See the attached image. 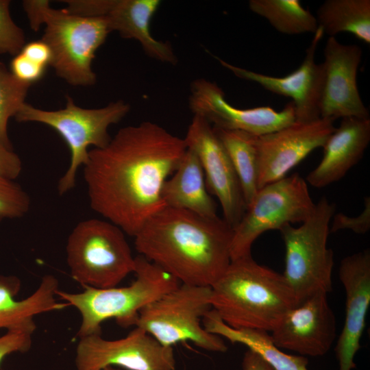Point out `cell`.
Instances as JSON below:
<instances>
[{
	"mask_svg": "<svg viewBox=\"0 0 370 370\" xmlns=\"http://www.w3.org/2000/svg\"><path fill=\"white\" fill-rule=\"evenodd\" d=\"M45 66L40 65L23 56L18 53L10 63V71L19 80L32 84L43 77Z\"/></svg>",
	"mask_w": 370,
	"mask_h": 370,
	"instance_id": "cell-32",
	"label": "cell"
},
{
	"mask_svg": "<svg viewBox=\"0 0 370 370\" xmlns=\"http://www.w3.org/2000/svg\"><path fill=\"white\" fill-rule=\"evenodd\" d=\"M184 140L187 148L197 156L208 191L217 197L222 208L223 219L234 230L241 220L247 205L225 148L212 125L197 114H194Z\"/></svg>",
	"mask_w": 370,
	"mask_h": 370,
	"instance_id": "cell-12",
	"label": "cell"
},
{
	"mask_svg": "<svg viewBox=\"0 0 370 370\" xmlns=\"http://www.w3.org/2000/svg\"><path fill=\"white\" fill-rule=\"evenodd\" d=\"M36 327L7 330L0 336V365L13 353L28 352L32 344V336Z\"/></svg>",
	"mask_w": 370,
	"mask_h": 370,
	"instance_id": "cell-30",
	"label": "cell"
},
{
	"mask_svg": "<svg viewBox=\"0 0 370 370\" xmlns=\"http://www.w3.org/2000/svg\"><path fill=\"white\" fill-rule=\"evenodd\" d=\"M370 142V119L346 117L323 146L319 164L306 177L315 188L341 180L362 158Z\"/></svg>",
	"mask_w": 370,
	"mask_h": 370,
	"instance_id": "cell-20",
	"label": "cell"
},
{
	"mask_svg": "<svg viewBox=\"0 0 370 370\" xmlns=\"http://www.w3.org/2000/svg\"><path fill=\"white\" fill-rule=\"evenodd\" d=\"M210 301L228 326L267 332L297 306L283 275L259 264L251 255L231 260L211 286Z\"/></svg>",
	"mask_w": 370,
	"mask_h": 370,
	"instance_id": "cell-3",
	"label": "cell"
},
{
	"mask_svg": "<svg viewBox=\"0 0 370 370\" xmlns=\"http://www.w3.org/2000/svg\"><path fill=\"white\" fill-rule=\"evenodd\" d=\"M30 204L29 195L18 184L0 175V222L24 217Z\"/></svg>",
	"mask_w": 370,
	"mask_h": 370,
	"instance_id": "cell-28",
	"label": "cell"
},
{
	"mask_svg": "<svg viewBox=\"0 0 370 370\" xmlns=\"http://www.w3.org/2000/svg\"><path fill=\"white\" fill-rule=\"evenodd\" d=\"M190 92L188 103L191 111L217 128L241 130L254 136H261L295 121L292 101L281 111H276L269 106L238 108L227 101L223 90L217 84L205 79L194 80Z\"/></svg>",
	"mask_w": 370,
	"mask_h": 370,
	"instance_id": "cell-14",
	"label": "cell"
},
{
	"mask_svg": "<svg viewBox=\"0 0 370 370\" xmlns=\"http://www.w3.org/2000/svg\"><path fill=\"white\" fill-rule=\"evenodd\" d=\"M101 370H121L118 368H116L115 367H112V366H109V367H106Z\"/></svg>",
	"mask_w": 370,
	"mask_h": 370,
	"instance_id": "cell-36",
	"label": "cell"
},
{
	"mask_svg": "<svg viewBox=\"0 0 370 370\" xmlns=\"http://www.w3.org/2000/svg\"><path fill=\"white\" fill-rule=\"evenodd\" d=\"M232 236L223 218L164 206L134 236V245L180 283L211 287L231 262Z\"/></svg>",
	"mask_w": 370,
	"mask_h": 370,
	"instance_id": "cell-2",
	"label": "cell"
},
{
	"mask_svg": "<svg viewBox=\"0 0 370 370\" xmlns=\"http://www.w3.org/2000/svg\"><path fill=\"white\" fill-rule=\"evenodd\" d=\"M64 108L45 110L25 103L15 119L18 122H37L53 128L64 140L71 152L69 166L60 179L58 190L62 195L76 184L79 168L88 162L90 146L106 147L111 137L110 125L121 121L130 112V105L122 100L112 101L99 108H83L69 95Z\"/></svg>",
	"mask_w": 370,
	"mask_h": 370,
	"instance_id": "cell-7",
	"label": "cell"
},
{
	"mask_svg": "<svg viewBox=\"0 0 370 370\" xmlns=\"http://www.w3.org/2000/svg\"><path fill=\"white\" fill-rule=\"evenodd\" d=\"M31 85L17 79L0 62V144L11 150L13 149L8 135V122L25 103Z\"/></svg>",
	"mask_w": 370,
	"mask_h": 370,
	"instance_id": "cell-27",
	"label": "cell"
},
{
	"mask_svg": "<svg viewBox=\"0 0 370 370\" xmlns=\"http://www.w3.org/2000/svg\"><path fill=\"white\" fill-rule=\"evenodd\" d=\"M186 149L184 138L153 122L121 128L83 166L90 208L134 237L165 206L163 186Z\"/></svg>",
	"mask_w": 370,
	"mask_h": 370,
	"instance_id": "cell-1",
	"label": "cell"
},
{
	"mask_svg": "<svg viewBox=\"0 0 370 370\" xmlns=\"http://www.w3.org/2000/svg\"><path fill=\"white\" fill-rule=\"evenodd\" d=\"M314 206L308 184L298 173L259 188L233 230L231 260L251 255L253 243L264 232L304 222Z\"/></svg>",
	"mask_w": 370,
	"mask_h": 370,
	"instance_id": "cell-10",
	"label": "cell"
},
{
	"mask_svg": "<svg viewBox=\"0 0 370 370\" xmlns=\"http://www.w3.org/2000/svg\"><path fill=\"white\" fill-rule=\"evenodd\" d=\"M330 222V233L349 230L358 234H366L370 230V197H365V208L358 216L349 217L342 212L334 213Z\"/></svg>",
	"mask_w": 370,
	"mask_h": 370,
	"instance_id": "cell-31",
	"label": "cell"
},
{
	"mask_svg": "<svg viewBox=\"0 0 370 370\" xmlns=\"http://www.w3.org/2000/svg\"><path fill=\"white\" fill-rule=\"evenodd\" d=\"M210 299L211 287L179 284L143 307L135 326L166 347L191 341L206 351L225 352L227 347L222 338L201 325L212 309Z\"/></svg>",
	"mask_w": 370,
	"mask_h": 370,
	"instance_id": "cell-9",
	"label": "cell"
},
{
	"mask_svg": "<svg viewBox=\"0 0 370 370\" xmlns=\"http://www.w3.org/2000/svg\"><path fill=\"white\" fill-rule=\"evenodd\" d=\"M77 370H101L119 367L127 370H175L172 347L160 343L136 326L125 337L107 340L101 334L79 338L76 347Z\"/></svg>",
	"mask_w": 370,
	"mask_h": 370,
	"instance_id": "cell-11",
	"label": "cell"
},
{
	"mask_svg": "<svg viewBox=\"0 0 370 370\" xmlns=\"http://www.w3.org/2000/svg\"><path fill=\"white\" fill-rule=\"evenodd\" d=\"M124 232L107 220L79 222L66 243V262L72 278L83 286H116L135 269V257Z\"/></svg>",
	"mask_w": 370,
	"mask_h": 370,
	"instance_id": "cell-8",
	"label": "cell"
},
{
	"mask_svg": "<svg viewBox=\"0 0 370 370\" xmlns=\"http://www.w3.org/2000/svg\"><path fill=\"white\" fill-rule=\"evenodd\" d=\"M10 1L0 0V54L15 56L26 44L23 30L12 18Z\"/></svg>",
	"mask_w": 370,
	"mask_h": 370,
	"instance_id": "cell-29",
	"label": "cell"
},
{
	"mask_svg": "<svg viewBox=\"0 0 370 370\" xmlns=\"http://www.w3.org/2000/svg\"><path fill=\"white\" fill-rule=\"evenodd\" d=\"M213 129L228 153L247 206L258 190L256 136L241 130Z\"/></svg>",
	"mask_w": 370,
	"mask_h": 370,
	"instance_id": "cell-25",
	"label": "cell"
},
{
	"mask_svg": "<svg viewBox=\"0 0 370 370\" xmlns=\"http://www.w3.org/2000/svg\"><path fill=\"white\" fill-rule=\"evenodd\" d=\"M335 211V204L322 197L300 226L287 224L280 230L285 247L282 275L297 305L314 295L332 291L334 253L327 241Z\"/></svg>",
	"mask_w": 370,
	"mask_h": 370,
	"instance_id": "cell-6",
	"label": "cell"
},
{
	"mask_svg": "<svg viewBox=\"0 0 370 370\" xmlns=\"http://www.w3.org/2000/svg\"><path fill=\"white\" fill-rule=\"evenodd\" d=\"M160 5L159 0H97L96 16L105 18L110 32L136 40L149 57L175 64L177 58L169 42L155 39L150 32V21Z\"/></svg>",
	"mask_w": 370,
	"mask_h": 370,
	"instance_id": "cell-19",
	"label": "cell"
},
{
	"mask_svg": "<svg viewBox=\"0 0 370 370\" xmlns=\"http://www.w3.org/2000/svg\"><path fill=\"white\" fill-rule=\"evenodd\" d=\"M208 332L225 338L232 343L245 345L258 354L274 370H308V360L301 355H291L276 347L269 332L249 329H234L225 323L214 310L202 319Z\"/></svg>",
	"mask_w": 370,
	"mask_h": 370,
	"instance_id": "cell-23",
	"label": "cell"
},
{
	"mask_svg": "<svg viewBox=\"0 0 370 370\" xmlns=\"http://www.w3.org/2000/svg\"><path fill=\"white\" fill-rule=\"evenodd\" d=\"M22 171L20 157L13 151L0 144V175L14 180Z\"/></svg>",
	"mask_w": 370,
	"mask_h": 370,
	"instance_id": "cell-33",
	"label": "cell"
},
{
	"mask_svg": "<svg viewBox=\"0 0 370 370\" xmlns=\"http://www.w3.org/2000/svg\"><path fill=\"white\" fill-rule=\"evenodd\" d=\"M316 18L329 37L348 32L370 44L369 0H327L318 8Z\"/></svg>",
	"mask_w": 370,
	"mask_h": 370,
	"instance_id": "cell-24",
	"label": "cell"
},
{
	"mask_svg": "<svg viewBox=\"0 0 370 370\" xmlns=\"http://www.w3.org/2000/svg\"><path fill=\"white\" fill-rule=\"evenodd\" d=\"M20 53L40 65L45 67L50 65L51 51L47 45L42 40L26 43Z\"/></svg>",
	"mask_w": 370,
	"mask_h": 370,
	"instance_id": "cell-34",
	"label": "cell"
},
{
	"mask_svg": "<svg viewBox=\"0 0 370 370\" xmlns=\"http://www.w3.org/2000/svg\"><path fill=\"white\" fill-rule=\"evenodd\" d=\"M334 121L324 118L295 121L277 131L256 136L258 189L285 177L310 152L323 147L336 128Z\"/></svg>",
	"mask_w": 370,
	"mask_h": 370,
	"instance_id": "cell-13",
	"label": "cell"
},
{
	"mask_svg": "<svg viewBox=\"0 0 370 370\" xmlns=\"http://www.w3.org/2000/svg\"><path fill=\"white\" fill-rule=\"evenodd\" d=\"M271 333L280 349L306 357L325 355L336 335V318L327 294L314 295L291 309Z\"/></svg>",
	"mask_w": 370,
	"mask_h": 370,
	"instance_id": "cell-17",
	"label": "cell"
},
{
	"mask_svg": "<svg viewBox=\"0 0 370 370\" xmlns=\"http://www.w3.org/2000/svg\"><path fill=\"white\" fill-rule=\"evenodd\" d=\"M249 8L282 34H314L319 27L316 16L299 0H250Z\"/></svg>",
	"mask_w": 370,
	"mask_h": 370,
	"instance_id": "cell-26",
	"label": "cell"
},
{
	"mask_svg": "<svg viewBox=\"0 0 370 370\" xmlns=\"http://www.w3.org/2000/svg\"><path fill=\"white\" fill-rule=\"evenodd\" d=\"M21 280L14 275H0V329L6 330L36 327L34 317L38 314L61 310L70 305L58 301V280L53 275L42 277L36 290L27 297L16 300Z\"/></svg>",
	"mask_w": 370,
	"mask_h": 370,
	"instance_id": "cell-21",
	"label": "cell"
},
{
	"mask_svg": "<svg viewBox=\"0 0 370 370\" xmlns=\"http://www.w3.org/2000/svg\"><path fill=\"white\" fill-rule=\"evenodd\" d=\"M23 7L32 30L45 25L41 40L51 51L50 66L56 75L71 86L94 85L92 61L110 32L105 18L55 9L46 0H25Z\"/></svg>",
	"mask_w": 370,
	"mask_h": 370,
	"instance_id": "cell-4",
	"label": "cell"
},
{
	"mask_svg": "<svg viewBox=\"0 0 370 370\" xmlns=\"http://www.w3.org/2000/svg\"><path fill=\"white\" fill-rule=\"evenodd\" d=\"M136 280L128 286L97 288L83 286L71 293L58 289L56 295L76 308L82 316L79 338L101 334V325L114 319L123 328L135 325L140 310L175 288L180 282L141 255L135 257Z\"/></svg>",
	"mask_w": 370,
	"mask_h": 370,
	"instance_id": "cell-5",
	"label": "cell"
},
{
	"mask_svg": "<svg viewBox=\"0 0 370 370\" xmlns=\"http://www.w3.org/2000/svg\"><path fill=\"white\" fill-rule=\"evenodd\" d=\"M362 49L356 45H343L329 37L324 50L323 77L320 117L333 121L346 117L369 118L360 97L357 73Z\"/></svg>",
	"mask_w": 370,
	"mask_h": 370,
	"instance_id": "cell-15",
	"label": "cell"
},
{
	"mask_svg": "<svg viewBox=\"0 0 370 370\" xmlns=\"http://www.w3.org/2000/svg\"><path fill=\"white\" fill-rule=\"evenodd\" d=\"M162 197L165 206L186 210L206 217L217 214V205L208 191L200 161L186 149L173 175L164 183Z\"/></svg>",
	"mask_w": 370,
	"mask_h": 370,
	"instance_id": "cell-22",
	"label": "cell"
},
{
	"mask_svg": "<svg viewBox=\"0 0 370 370\" xmlns=\"http://www.w3.org/2000/svg\"><path fill=\"white\" fill-rule=\"evenodd\" d=\"M338 277L345 292V318L335 347L339 370L356 368L354 358L361 347L370 304V251L366 249L345 257Z\"/></svg>",
	"mask_w": 370,
	"mask_h": 370,
	"instance_id": "cell-18",
	"label": "cell"
},
{
	"mask_svg": "<svg viewBox=\"0 0 370 370\" xmlns=\"http://www.w3.org/2000/svg\"><path fill=\"white\" fill-rule=\"evenodd\" d=\"M243 370H274L258 354L247 349L242 361Z\"/></svg>",
	"mask_w": 370,
	"mask_h": 370,
	"instance_id": "cell-35",
	"label": "cell"
},
{
	"mask_svg": "<svg viewBox=\"0 0 370 370\" xmlns=\"http://www.w3.org/2000/svg\"><path fill=\"white\" fill-rule=\"evenodd\" d=\"M323 34V29L319 26L301 65L284 77L256 73L214 57L236 77L256 82L273 93L291 98L294 104L295 122H310L321 118L320 101L323 72L322 64H317L314 56Z\"/></svg>",
	"mask_w": 370,
	"mask_h": 370,
	"instance_id": "cell-16",
	"label": "cell"
}]
</instances>
